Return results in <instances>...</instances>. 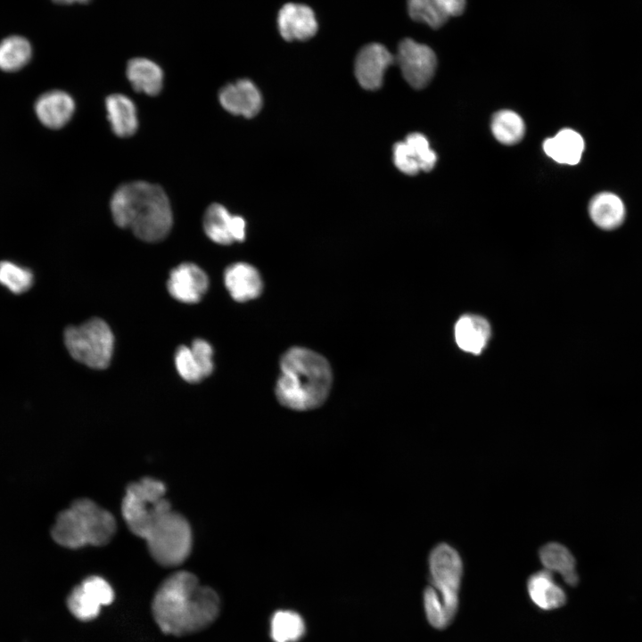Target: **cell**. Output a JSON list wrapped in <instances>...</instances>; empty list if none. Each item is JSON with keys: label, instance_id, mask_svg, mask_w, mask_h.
Instances as JSON below:
<instances>
[{"label": "cell", "instance_id": "cell-1", "mask_svg": "<svg viewBox=\"0 0 642 642\" xmlns=\"http://www.w3.org/2000/svg\"><path fill=\"white\" fill-rule=\"evenodd\" d=\"M220 601L210 588L202 586L189 572H177L157 589L152 610L154 620L166 634L184 635L212 623L219 613Z\"/></svg>", "mask_w": 642, "mask_h": 642}, {"label": "cell", "instance_id": "cell-2", "mask_svg": "<svg viewBox=\"0 0 642 642\" xmlns=\"http://www.w3.org/2000/svg\"><path fill=\"white\" fill-rule=\"evenodd\" d=\"M110 208L118 226L130 228L145 242L163 240L172 226L169 198L158 185L145 181L123 184L113 193Z\"/></svg>", "mask_w": 642, "mask_h": 642}, {"label": "cell", "instance_id": "cell-3", "mask_svg": "<svg viewBox=\"0 0 642 642\" xmlns=\"http://www.w3.org/2000/svg\"><path fill=\"white\" fill-rule=\"evenodd\" d=\"M280 369L275 394L282 406L295 411H308L326 400L333 373L323 356L307 348L292 347L282 356Z\"/></svg>", "mask_w": 642, "mask_h": 642}, {"label": "cell", "instance_id": "cell-4", "mask_svg": "<svg viewBox=\"0 0 642 642\" xmlns=\"http://www.w3.org/2000/svg\"><path fill=\"white\" fill-rule=\"evenodd\" d=\"M115 530L116 522L111 513L88 498H81L58 514L51 533L59 545L78 548L107 544Z\"/></svg>", "mask_w": 642, "mask_h": 642}, {"label": "cell", "instance_id": "cell-5", "mask_svg": "<svg viewBox=\"0 0 642 642\" xmlns=\"http://www.w3.org/2000/svg\"><path fill=\"white\" fill-rule=\"evenodd\" d=\"M165 492V485L160 481L149 477L128 486L121 512L135 535L144 539L153 523L171 509Z\"/></svg>", "mask_w": 642, "mask_h": 642}, {"label": "cell", "instance_id": "cell-6", "mask_svg": "<svg viewBox=\"0 0 642 642\" xmlns=\"http://www.w3.org/2000/svg\"><path fill=\"white\" fill-rule=\"evenodd\" d=\"M144 539L157 563L163 566H177L190 554L191 527L182 514L170 509L153 523Z\"/></svg>", "mask_w": 642, "mask_h": 642}, {"label": "cell", "instance_id": "cell-7", "mask_svg": "<svg viewBox=\"0 0 642 642\" xmlns=\"http://www.w3.org/2000/svg\"><path fill=\"white\" fill-rule=\"evenodd\" d=\"M64 343L77 361L95 369H104L111 362L114 337L110 326L100 318H92L64 332Z\"/></svg>", "mask_w": 642, "mask_h": 642}, {"label": "cell", "instance_id": "cell-8", "mask_svg": "<svg viewBox=\"0 0 642 642\" xmlns=\"http://www.w3.org/2000/svg\"><path fill=\"white\" fill-rule=\"evenodd\" d=\"M428 569L432 587L454 619L459 605V591L464 572L459 552L446 542L437 544L429 553Z\"/></svg>", "mask_w": 642, "mask_h": 642}, {"label": "cell", "instance_id": "cell-9", "mask_svg": "<svg viewBox=\"0 0 642 642\" xmlns=\"http://www.w3.org/2000/svg\"><path fill=\"white\" fill-rule=\"evenodd\" d=\"M395 62L399 64L405 80L416 89L429 84L437 67L433 50L408 37L399 42Z\"/></svg>", "mask_w": 642, "mask_h": 642}, {"label": "cell", "instance_id": "cell-10", "mask_svg": "<svg viewBox=\"0 0 642 642\" xmlns=\"http://www.w3.org/2000/svg\"><path fill=\"white\" fill-rule=\"evenodd\" d=\"M114 599V591L109 582L99 576L86 578L76 586L67 599L70 613L80 621L96 618L102 606Z\"/></svg>", "mask_w": 642, "mask_h": 642}, {"label": "cell", "instance_id": "cell-11", "mask_svg": "<svg viewBox=\"0 0 642 642\" xmlns=\"http://www.w3.org/2000/svg\"><path fill=\"white\" fill-rule=\"evenodd\" d=\"M395 62V56L380 43H369L358 53L354 72L359 85L366 90L379 88L386 70Z\"/></svg>", "mask_w": 642, "mask_h": 642}, {"label": "cell", "instance_id": "cell-12", "mask_svg": "<svg viewBox=\"0 0 642 642\" xmlns=\"http://www.w3.org/2000/svg\"><path fill=\"white\" fill-rule=\"evenodd\" d=\"M209 287L206 273L193 263H182L171 270L167 283L169 294L184 303H196Z\"/></svg>", "mask_w": 642, "mask_h": 642}, {"label": "cell", "instance_id": "cell-13", "mask_svg": "<svg viewBox=\"0 0 642 642\" xmlns=\"http://www.w3.org/2000/svg\"><path fill=\"white\" fill-rule=\"evenodd\" d=\"M203 229L216 243L228 245L245 239V221L240 216H232L221 204L212 203L203 216Z\"/></svg>", "mask_w": 642, "mask_h": 642}, {"label": "cell", "instance_id": "cell-14", "mask_svg": "<svg viewBox=\"0 0 642 642\" xmlns=\"http://www.w3.org/2000/svg\"><path fill=\"white\" fill-rule=\"evenodd\" d=\"M277 27L286 41H305L313 37L318 23L314 11L302 4L288 3L278 12Z\"/></svg>", "mask_w": 642, "mask_h": 642}, {"label": "cell", "instance_id": "cell-15", "mask_svg": "<svg viewBox=\"0 0 642 642\" xmlns=\"http://www.w3.org/2000/svg\"><path fill=\"white\" fill-rule=\"evenodd\" d=\"M221 106L233 115L252 118L262 107V96L249 79H239L223 86L218 93Z\"/></svg>", "mask_w": 642, "mask_h": 642}, {"label": "cell", "instance_id": "cell-16", "mask_svg": "<svg viewBox=\"0 0 642 642\" xmlns=\"http://www.w3.org/2000/svg\"><path fill=\"white\" fill-rule=\"evenodd\" d=\"M407 5L412 20L439 29L464 12L466 0H407Z\"/></svg>", "mask_w": 642, "mask_h": 642}, {"label": "cell", "instance_id": "cell-17", "mask_svg": "<svg viewBox=\"0 0 642 642\" xmlns=\"http://www.w3.org/2000/svg\"><path fill=\"white\" fill-rule=\"evenodd\" d=\"M224 283L231 297L239 302L258 298L263 290L258 269L244 262L228 266L224 272Z\"/></svg>", "mask_w": 642, "mask_h": 642}, {"label": "cell", "instance_id": "cell-18", "mask_svg": "<svg viewBox=\"0 0 642 642\" xmlns=\"http://www.w3.org/2000/svg\"><path fill=\"white\" fill-rule=\"evenodd\" d=\"M526 588L531 602L541 610H555L566 603L564 588L556 583L553 573L546 569L532 573L527 580Z\"/></svg>", "mask_w": 642, "mask_h": 642}, {"label": "cell", "instance_id": "cell-19", "mask_svg": "<svg viewBox=\"0 0 642 642\" xmlns=\"http://www.w3.org/2000/svg\"><path fill=\"white\" fill-rule=\"evenodd\" d=\"M35 110L42 124L49 128L58 129L71 119L75 103L67 93L54 90L42 95L37 99Z\"/></svg>", "mask_w": 642, "mask_h": 642}, {"label": "cell", "instance_id": "cell-20", "mask_svg": "<svg viewBox=\"0 0 642 642\" xmlns=\"http://www.w3.org/2000/svg\"><path fill=\"white\" fill-rule=\"evenodd\" d=\"M491 334L488 321L477 315H464L456 323L454 335L462 350L479 355L486 347Z\"/></svg>", "mask_w": 642, "mask_h": 642}, {"label": "cell", "instance_id": "cell-21", "mask_svg": "<svg viewBox=\"0 0 642 642\" xmlns=\"http://www.w3.org/2000/svg\"><path fill=\"white\" fill-rule=\"evenodd\" d=\"M588 214L597 227L610 231L622 225L626 210L618 195L610 192H601L591 198Z\"/></svg>", "mask_w": 642, "mask_h": 642}, {"label": "cell", "instance_id": "cell-22", "mask_svg": "<svg viewBox=\"0 0 642 642\" xmlns=\"http://www.w3.org/2000/svg\"><path fill=\"white\" fill-rule=\"evenodd\" d=\"M107 118L113 133L119 137L133 136L138 127L136 108L133 101L122 94H112L105 100Z\"/></svg>", "mask_w": 642, "mask_h": 642}, {"label": "cell", "instance_id": "cell-23", "mask_svg": "<svg viewBox=\"0 0 642 642\" xmlns=\"http://www.w3.org/2000/svg\"><path fill=\"white\" fill-rule=\"evenodd\" d=\"M541 564L550 572H557L566 584L576 586L579 582L576 560L571 551L558 542H548L539 549Z\"/></svg>", "mask_w": 642, "mask_h": 642}, {"label": "cell", "instance_id": "cell-24", "mask_svg": "<svg viewBox=\"0 0 642 642\" xmlns=\"http://www.w3.org/2000/svg\"><path fill=\"white\" fill-rule=\"evenodd\" d=\"M127 77L135 91L148 95H157L163 86V71L154 62L136 57L127 65Z\"/></svg>", "mask_w": 642, "mask_h": 642}, {"label": "cell", "instance_id": "cell-25", "mask_svg": "<svg viewBox=\"0 0 642 642\" xmlns=\"http://www.w3.org/2000/svg\"><path fill=\"white\" fill-rule=\"evenodd\" d=\"M585 143L582 136L571 128L560 130L554 137L543 143L545 153L561 164L575 165L580 162Z\"/></svg>", "mask_w": 642, "mask_h": 642}, {"label": "cell", "instance_id": "cell-26", "mask_svg": "<svg viewBox=\"0 0 642 642\" xmlns=\"http://www.w3.org/2000/svg\"><path fill=\"white\" fill-rule=\"evenodd\" d=\"M305 633L301 616L290 610H279L271 619L270 635L274 642H296Z\"/></svg>", "mask_w": 642, "mask_h": 642}, {"label": "cell", "instance_id": "cell-27", "mask_svg": "<svg viewBox=\"0 0 642 642\" xmlns=\"http://www.w3.org/2000/svg\"><path fill=\"white\" fill-rule=\"evenodd\" d=\"M32 48L29 42L20 36H11L0 42V69L17 71L30 60Z\"/></svg>", "mask_w": 642, "mask_h": 642}, {"label": "cell", "instance_id": "cell-28", "mask_svg": "<svg viewBox=\"0 0 642 642\" xmlns=\"http://www.w3.org/2000/svg\"><path fill=\"white\" fill-rule=\"evenodd\" d=\"M491 131L498 142L509 145L521 141L525 127L523 119L516 112L502 110L493 115Z\"/></svg>", "mask_w": 642, "mask_h": 642}, {"label": "cell", "instance_id": "cell-29", "mask_svg": "<svg viewBox=\"0 0 642 642\" xmlns=\"http://www.w3.org/2000/svg\"><path fill=\"white\" fill-rule=\"evenodd\" d=\"M33 274L10 261L0 262V284L13 293L27 292L33 284Z\"/></svg>", "mask_w": 642, "mask_h": 642}, {"label": "cell", "instance_id": "cell-30", "mask_svg": "<svg viewBox=\"0 0 642 642\" xmlns=\"http://www.w3.org/2000/svg\"><path fill=\"white\" fill-rule=\"evenodd\" d=\"M423 602L426 619L434 629L443 630L454 620L432 586L424 588Z\"/></svg>", "mask_w": 642, "mask_h": 642}, {"label": "cell", "instance_id": "cell-31", "mask_svg": "<svg viewBox=\"0 0 642 642\" xmlns=\"http://www.w3.org/2000/svg\"><path fill=\"white\" fill-rule=\"evenodd\" d=\"M175 366L179 375L186 382L195 383L206 378L203 368L190 347L180 346L175 354Z\"/></svg>", "mask_w": 642, "mask_h": 642}, {"label": "cell", "instance_id": "cell-32", "mask_svg": "<svg viewBox=\"0 0 642 642\" xmlns=\"http://www.w3.org/2000/svg\"><path fill=\"white\" fill-rule=\"evenodd\" d=\"M421 170L430 171L435 166L437 155L430 147L427 138L420 133H411L405 139Z\"/></svg>", "mask_w": 642, "mask_h": 642}, {"label": "cell", "instance_id": "cell-33", "mask_svg": "<svg viewBox=\"0 0 642 642\" xmlns=\"http://www.w3.org/2000/svg\"><path fill=\"white\" fill-rule=\"evenodd\" d=\"M393 160L395 166L407 175L413 176L421 170L418 162L412 155L405 141L394 144Z\"/></svg>", "mask_w": 642, "mask_h": 642}, {"label": "cell", "instance_id": "cell-34", "mask_svg": "<svg viewBox=\"0 0 642 642\" xmlns=\"http://www.w3.org/2000/svg\"><path fill=\"white\" fill-rule=\"evenodd\" d=\"M190 348L200 360L205 374L208 377L211 374L214 369V363L212 360L213 349L211 345L202 339H196L193 342Z\"/></svg>", "mask_w": 642, "mask_h": 642}, {"label": "cell", "instance_id": "cell-35", "mask_svg": "<svg viewBox=\"0 0 642 642\" xmlns=\"http://www.w3.org/2000/svg\"><path fill=\"white\" fill-rule=\"evenodd\" d=\"M53 2L60 4H86L90 0H52Z\"/></svg>", "mask_w": 642, "mask_h": 642}]
</instances>
